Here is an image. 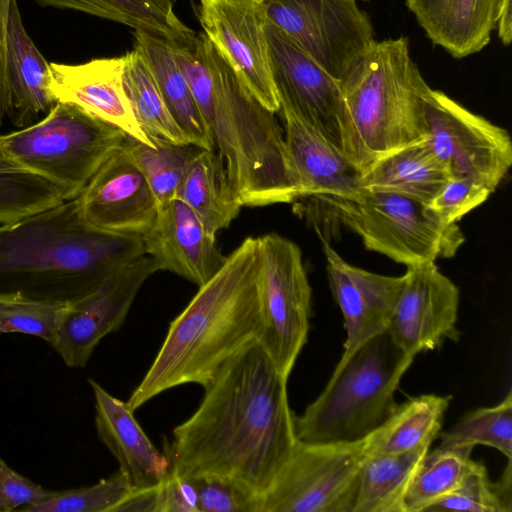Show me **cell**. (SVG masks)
<instances>
[{
	"label": "cell",
	"instance_id": "52a82bcc",
	"mask_svg": "<svg viewBox=\"0 0 512 512\" xmlns=\"http://www.w3.org/2000/svg\"><path fill=\"white\" fill-rule=\"evenodd\" d=\"M334 216L360 236L366 249L406 266L453 257L465 238L427 204L403 194L361 188L349 197L322 196Z\"/></svg>",
	"mask_w": 512,
	"mask_h": 512
},
{
	"label": "cell",
	"instance_id": "bcb514c9",
	"mask_svg": "<svg viewBox=\"0 0 512 512\" xmlns=\"http://www.w3.org/2000/svg\"><path fill=\"white\" fill-rule=\"evenodd\" d=\"M2 123V114L0 113V125Z\"/></svg>",
	"mask_w": 512,
	"mask_h": 512
},
{
	"label": "cell",
	"instance_id": "5b68a950",
	"mask_svg": "<svg viewBox=\"0 0 512 512\" xmlns=\"http://www.w3.org/2000/svg\"><path fill=\"white\" fill-rule=\"evenodd\" d=\"M339 83L351 123L354 164L361 172L425 139L430 87L410 56L407 38L375 40Z\"/></svg>",
	"mask_w": 512,
	"mask_h": 512
},
{
	"label": "cell",
	"instance_id": "484cf974",
	"mask_svg": "<svg viewBox=\"0 0 512 512\" xmlns=\"http://www.w3.org/2000/svg\"><path fill=\"white\" fill-rule=\"evenodd\" d=\"M134 48L149 68L172 117L191 144L214 150L209 130L193 94L171 52L170 42L144 31H134Z\"/></svg>",
	"mask_w": 512,
	"mask_h": 512
},
{
	"label": "cell",
	"instance_id": "9c48e42d",
	"mask_svg": "<svg viewBox=\"0 0 512 512\" xmlns=\"http://www.w3.org/2000/svg\"><path fill=\"white\" fill-rule=\"evenodd\" d=\"M257 240V286L263 318L259 343L288 379L307 342L312 290L297 244L276 233Z\"/></svg>",
	"mask_w": 512,
	"mask_h": 512
},
{
	"label": "cell",
	"instance_id": "f546056e",
	"mask_svg": "<svg viewBox=\"0 0 512 512\" xmlns=\"http://www.w3.org/2000/svg\"><path fill=\"white\" fill-rule=\"evenodd\" d=\"M430 446L397 453L365 455L352 512H404L412 477Z\"/></svg>",
	"mask_w": 512,
	"mask_h": 512
},
{
	"label": "cell",
	"instance_id": "1f68e13d",
	"mask_svg": "<svg viewBox=\"0 0 512 512\" xmlns=\"http://www.w3.org/2000/svg\"><path fill=\"white\" fill-rule=\"evenodd\" d=\"M472 446L439 445L425 454L404 496V512H422L454 492L474 467Z\"/></svg>",
	"mask_w": 512,
	"mask_h": 512
},
{
	"label": "cell",
	"instance_id": "e0dca14e",
	"mask_svg": "<svg viewBox=\"0 0 512 512\" xmlns=\"http://www.w3.org/2000/svg\"><path fill=\"white\" fill-rule=\"evenodd\" d=\"M76 198L85 221L111 233L143 236L158 213L154 194L123 144Z\"/></svg>",
	"mask_w": 512,
	"mask_h": 512
},
{
	"label": "cell",
	"instance_id": "7dc6e473",
	"mask_svg": "<svg viewBox=\"0 0 512 512\" xmlns=\"http://www.w3.org/2000/svg\"><path fill=\"white\" fill-rule=\"evenodd\" d=\"M257 1H261L262 2L263 0H257Z\"/></svg>",
	"mask_w": 512,
	"mask_h": 512
},
{
	"label": "cell",
	"instance_id": "d4e9b609",
	"mask_svg": "<svg viewBox=\"0 0 512 512\" xmlns=\"http://www.w3.org/2000/svg\"><path fill=\"white\" fill-rule=\"evenodd\" d=\"M452 177L425 139L388 154L360 175V187L395 192L428 204Z\"/></svg>",
	"mask_w": 512,
	"mask_h": 512
},
{
	"label": "cell",
	"instance_id": "9a60e30c",
	"mask_svg": "<svg viewBox=\"0 0 512 512\" xmlns=\"http://www.w3.org/2000/svg\"><path fill=\"white\" fill-rule=\"evenodd\" d=\"M205 35L231 66L248 92L267 110L278 113L277 90L264 34L265 13L257 0H199Z\"/></svg>",
	"mask_w": 512,
	"mask_h": 512
},
{
	"label": "cell",
	"instance_id": "3957f363",
	"mask_svg": "<svg viewBox=\"0 0 512 512\" xmlns=\"http://www.w3.org/2000/svg\"><path fill=\"white\" fill-rule=\"evenodd\" d=\"M258 240L247 237L171 321L166 337L127 403L136 410L185 384L207 385L234 357L260 341Z\"/></svg>",
	"mask_w": 512,
	"mask_h": 512
},
{
	"label": "cell",
	"instance_id": "cb8c5ba5",
	"mask_svg": "<svg viewBox=\"0 0 512 512\" xmlns=\"http://www.w3.org/2000/svg\"><path fill=\"white\" fill-rule=\"evenodd\" d=\"M503 0H406L427 37L455 58L482 50L490 41Z\"/></svg>",
	"mask_w": 512,
	"mask_h": 512
},
{
	"label": "cell",
	"instance_id": "ac0fdd59",
	"mask_svg": "<svg viewBox=\"0 0 512 512\" xmlns=\"http://www.w3.org/2000/svg\"><path fill=\"white\" fill-rule=\"evenodd\" d=\"M322 243L329 285L344 320V358L388 330L404 275L387 276L358 268L347 263L326 241Z\"/></svg>",
	"mask_w": 512,
	"mask_h": 512
},
{
	"label": "cell",
	"instance_id": "7402d4cb",
	"mask_svg": "<svg viewBox=\"0 0 512 512\" xmlns=\"http://www.w3.org/2000/svg\"><path fill=\"white\" fill-rule=\"evenodd\" d=\"M7 99L1 112L21 129L57 103L48 89L49 63L23 25L17 0H10L6 27Z\"/></svg>",
	"mask_w": 512,
	"mask_h": 512
},
{
	"label": "cell",
	"instance_id": "f1b7e54d",
	"mask_svg": "<svg viewBox=\"0 0 512 512\" xmlns=\"http://www.w3.org/2000/svg\"><path fill=\"white\" fill-rule=\"evenodd\" d=\"M43 7L70 9L115 21L167 42L188 44L196 34L176 16V0H35Z\"/></svg>",
	"mask_w": 512,
	"mask_h": 512
},
{
	"label": "cell",
	"instance_id": "603a6c76",
	"mask_svg": "<svg viewBox=\"0 0 512 512\" xmlns=\"http://www.w3.org/2000/svg\"><path fill=\"white\" fill-rule=\"evenodd\" d=\"M278 112L301 184L300 198L349 197L361 189L362 172L344 154L288 109L280 107Z\"/></svg>",
	"mask_w": 512,
	"mask_h": 512
},
{
	"label": "cell",
	"instance_id": "d590c367",
	"mask_svg": "<svg viewBox=\"0 0 512 512\" xmlns=\"http://www.w3.org/2000/svg\"><path fill=\"white\" fill-rule=\"evenodd\" d=\"M497 482H491L483 463L476 462L462 484L428 511L511 512V460Z\"/></svg>",
	"mask_w": 512,
	"mask_h": 512
},
{
	"label": "cell",
	"instance_id": "836d02e7",
	"mask_svg": "<svg viewBox=\"0 0 512 512\" xmlns=\"http://www.w3.org/2000/svg\"><path fill=\"white\" fill-rule=\"evenodd\" d=\"M152 143L154 147L126 136L123 146L145 177L159 207L175 199L185 172L200 148L162 139Z\"/></svg>",
	"mask_w": 512,
	"mask_h": 512
},
{
	"label": "cell",
	"instance_id": "f35d334b",
	"mask_svg": "<svg viewBox=\"0 0 512 512\" xmlns=\"http://www.w3.org/2000/svg\"><path fill=\"white\" fill-rule=\"evenodd\" d=\"M192 478L199 512H260L261 498L236 481L215 475Z\"/></svg>",
	"mask_w": 512,
	"mask_h": 512
},
{
	"label": "cell",
	"instance_id": "7bdbcfd3",
	"mask_svg": "<svg viewBox=\"0 0 512 512\" xmlns=\"http://www.w3.org/2000/svg\"><path fill=\"white\" fill-rule=\"evenodd\" d=\"M159 484L142 490H133L115 512H159Z\"/></svg>",
	"mask_w": 512,
	"mask_h": 512
},
{
	"label": "cell",
	"instance_id": "30bf717a",
	"mask_svg": "<svg viewBox=\"0 0 512 512\" xmlns=\"http://www.w3.org/2000/svg\"><path fill=\"white\" fill-rule=\"evenodd\" d=\"M365 440L305 443L291 455L261 497L260 512H352Z\"/></svg>",
	"mask_w": 512,
	"mask_h": 512
},
{
	"label": "cell",
	"instance_id": "8fae6325",
	"mask_svg": "<svg viewBox=\"0 0 512 512\" xmlns=\"http://www.w3.org/2000/svg\"><path fill=\"white\" fill-rule=\"evenodd\" d=\"M264 34L280 107L295 114L354 164L351 123L339 81L266 17Z\"/></svg>",
	"mask_w": 512,
	"mask_h": 512
},
{
	"label": "cell",
	"instance_id": "44dd1931",
	"mask_svg": "<svg viewBox=\"0 0 512 512\" xmlns=\"http://www.w3.org/2000/svg\"><path fill=\"white\" fill-rule=\"evenodd\" d=\"M88 382L95 399L98 436L118 461L132 489L158 485L171 467L166 453L153 445L127 402L112 396L93 379Z\"/></svg>",
	"mask_w": 512,
	"mask_h": 512
},
{
	"label": "cell",
	"instance_id": "60d3db41",
	"mask_svg": "<svg viewBox=\"0 0 512 512\" xmlns=\"http://www.w3.org/2000/svg\"><path fill=\"white\" fill-rule=\"evenodd\" d=\"M54 492L20 475L0 456V512L20 511L46 500Z\"/></svg>",
	"mask_w": 512,
	"mask_h": 512
},
{
	"label": "cell",
	"instance_id": "83f0119b",
	"mask_svg": "<svg viewBox=\"0 0 512 512\" xmlns=\"http://www.w3.org/2000/svg\"><path fill=\"white\" fill-rule=\"evenodd\" d=\"M211 235L227 228L242 207L215 150L200 148L176 191Z\"/></svg>",
	"mask_w": 512,
	"mask_h": 512
},
{
	"label": "cell",
	"instance_id": "74e56055",
	"mask_svg": "<svg viewBox=\"0 0 512 512\" xmlns=\"http://www.w3.org/2000/svg\"><path fill=\"white\" fill-rule=\"evenodd\" d=\"M66 304L0 293V333L31 335L52 346Z\"/></svg>",
	"mask_w": 512,
	"mask_h": 512
},
{
	"label": "cell",
	"instance_id": "8d00e7d4",
	"mask_svg": "<svg viewBox=\"0 0 512 512\" xmlns=\"http://www.w3.org/2000/svg\"><path fill=\"white\" fill-rule=\"evenodd\" d=\"M133 491L127 476L118 469L111 476L88 487L55 491L46 500L27 506L22 512H115Z\"/></svg>",
	"mask_w": 512,
	"mask_h": 512
},
{
	"label": "cell",
	"instance_id": "b9f144b4",
	"mask_svg": "<svg viewBox=\"0 0 512 512\" xmlns=\"http://www.w3.org/2000/svg\"><path fill=\"white\" fill-rule=\"evenodd\" d=\"M159 512H199L192 477L181 476L171 467L159 483Z\"/></svg>",
	"mask_w": 512,
	"mask_h": 512
},
{
	"label": "cell",
	"instance_id": "f6af8a7d",
	"mask_svg": "<svg viewBox=\"0 0 512 512\" xmlns=\"http://www.w3.org/2000/svg\"><path fill=\"white\" fill-rule=\"evenodd\" d=\"M496 29L502 43L508 45L512 40L511 0H503Z\"/></svg>",
	"mask_w": 512,
	"mask_h": 512
},
{
	"label": "cell",
	"instance_id": "8992f818",
	"mask_svg": "<svg viewBox=\"0 0 512 512\" xmlns=\"http://www.w3.org/2000/svg\"><path fill=\"white\" fill-rule=\"evenodd\" d=\"M414 357L388 330L340 358L320 395L294 417L305 443H352L366 439L388 417L395 391Z\"/></svg>",
	"mask_w": 512,
	"mask_h": 512
},
{
	"label": "cell",
	"instance_id": "4316f807",
	"mask_svg": "<svg viewBox=\"0 0 512 512\" xmlns=\"http://www.w3.org/2000/svg\"><path fill=\"white\" fill-rule=\"evenodd\" d=\"M452 396L423 394L394 406L365 440L366 455L397 454L430 446L441 432Z\"/></svg>",
	"mask_w": 512,
	"mask_h": 512
},
{
	"label": "cell",
	"instance_id": "ba28073f",
	"mask_svg": "<svg viewBox=\"0 0 512 512\" xmlns=\"http://www.w3.org/2000/svg\"><path fill=\"white\" fill-rule=\"evenodd\" d=\"M126 136L79 107L57 102L42 119L0 135V147L78 195Z\"/></svg>",
	"mask_w": 512,
	"mask_h": 512
},
{
	"label": "cell",
	"instance_id": "ffe728a7",
	"mask_svg": "<svg viewBox=\"0 0 512 512\" xmlns=\"http://www.w3.org/2000/svg\"><path fill=\"white\" fill-rule=\"evenodd\" d=\"M142 239L145 254L154 259L159 270L173 272L198 287L212 278L226 258L215 236L176 198L158 207L156 220Z\"/></svg>",
	"mask_w": 512,
	"mask_h": 512
},
{
	"label": "cell",
	"instance_id": "277c9868",
	"mask_svg": "<svg viewBox=\"0 0 512 512\" xmlns=\"http://www.w3.org/2000/svg\"><path fill=\"white\" fill-rule=\"evenodd\" d=\"M143 255L142 236L91 226L74 197L0 225V293L70 303Z\"/></svg>",
	"mask_w": 512,
	"mask_h": 512
},
{
	"label": "cell",
	"instance_id": "d6986e66",
	"mask_svg": "<svg viewBox=\"0 0 512 512\" xmlns=\"http://www.w3.org/2000/svg\"><path fill=\"white\" fill-rule=\"evenodd\" d=\"M124 56L81 64L49 63L48 89L56 102L74 105L154 147L133 114L123 86Z\"/></svg>",
	"mask_w": 512,
	"mask_h": 512
},
{
	"label": "cell",
	"instance_id": "7c38bea8",
	"mask_svg": "<svg viewBox=\"0 0 512 512\" xmlns=\"http://www.w3.org/2000/svg\"><path fill=\"white\" fill-rule=\"evenodd\" d=\"M424 110L425 142L451 176L473 179L494 192L512 165L508 132L431 88Z\"/></svg>",
	"mask_w": 512,
	"mask_h": 512
},
{
	"label": "cell",
	"instance_id": "2e32d148",
	"mask_svg": "<svg viewBox=\"0 0 512 512\" xmlns=\"http://www.w3.org/2000/svg\"><path fill=\"white\" fill-rule=\"evenodd\" d=\"M460 293L435 262L407 266L404 285L388 331L407 354L440 348L447 340L457 342Z\"/></svg>",
	"mask_w": 512,
	"mask_h": 512
},
{
	"label": "cell",
	"instance_id": "4fadbf2b",
	"mask_svg": "<svg viewBox=\"0 0 512 512\" xmlns=\"http://www.w3.org/2000/svg\"><path fill=\"white\" fill-rule=\"evenodd\" d=\"M268 21L296 41L339 82L374 41L355 0H263Z\"/></svg>",
	"mask_w": 512,
	"mask_h": 512
},
{
	"label": "cell",
	"instance_id": "6da1fadb",
	"mask_svg": "<svg viewBox=\"0 0 512 512\" xmlns=\"http://www.w3.org/2000/svg\"><path fill=\"white\" fill-rule=\"evenodd\" d=\"M287 381L259 342L234 357L174 428L164 448L171 468L229 478L261 498L298 442Z\"/></svg>",
	"mask_w": 512,
	"mask_h": 512
},
{
	"label": "cell",
	"instance_id": "ab89813d",
	"mask_svg": "<svg viewBox=\"0 0 512 512\" xmlns=\"http://www.w3.org/2000/svg\"><path fill=\"white\" fill-rule=\"evenodd\" d=\"M491 193L481 182L452 176L427 205L442 223L457 224L464 215L484 203Z\"/></svg>",
	"mask_w": 512,
	"mask_h": 512
},
{
	"label": "cell",
	"instance_id": "4dcf8cb0",
	"mask_svg": "<svg viewBox=\"0 0 512 512\" xmlns=\"http://www.w3.org/2000/svg\"><path fill=\"white\" fill-rule=\"evenodd\" d=\"M76 196L68 187L25 167L0 147V225Z\"/></svg>",
	"mask_w": 512,
	"mask_h": 512
},
{
	"label": "cell",
	"instance_id": "e575fe53",
	"mask_svg": "<svg viewBox=\"0 0 512 512\" xmlns=\"http://www.w3.org/2000/svg\"><path fill=\"white\" fill-rule=\"evenodd\" d=\"M445 446H472L478 444L500 451L512 458V392L501 402L466 413L456 424L440 433Z\"/></svg>",
	"mask_w": 512,
	"mask_h": 512
},
{
	"label": "cell",
	"instance_id": "d6a6232c",
	"mask_svg": "<svg viewBox=\"0 0 512 512\" xmlns=\"http://www.w3.org/2000/svg\"><path fill=\"white\" fill-rule=\"evenodd\" d=\"M124 56L123 86L136 121L152 140L191 144L169 112L155 80L137 49Z\"/></svg>",
	"mask_w": 512,
	"mask_h": 512
},
{
	"label": "cell",
	"instance_id": "7a4b0ae2",
	"mask_svg": "<svg viewBox=\"0 0 512 512\" xmlns=\"http://www.w3.org/2000/svg\"><path fill=\"white\" fill-rule=\"evenodd\" d=\"M170 48L240 204L258 207L300 198L301 184L276 113L248 92L204 32Z\"/></svg>",
	"mask_w": 512,
	"mask_h": 512
},
{
	"label": "cell",
	"instance_id": "ee69618b",
	"mask_svg": "<svg viewBox=\"0 0 512 512\" xmlns=\"http://www.w3.org/2000/svg\"><path fill=\"white\" fill-rule=\"evenodd\" d=\"M10 0H0V111L7 99V44L6 27Z\"/></svg>",
	"mask_w": 512,
	"mask_h": 512
},
{
	"label": "cell",
	"instance_id": "5bb4252c",
	"mask_svg": "<svg viewBox=\"0 0 512 512\" xmlns=\"http://www.w3.org/2000/svg\"><path fill=\"white\" fill-rule=\"evenodd\" d=\"M157 271L154 259L145 254L66 304L52 347L69 367L86 366L99 342L121 327L138 291Z\"/></svg>",
	"mask_w": 512,
	"mask_h": 512
}]
</instances>
